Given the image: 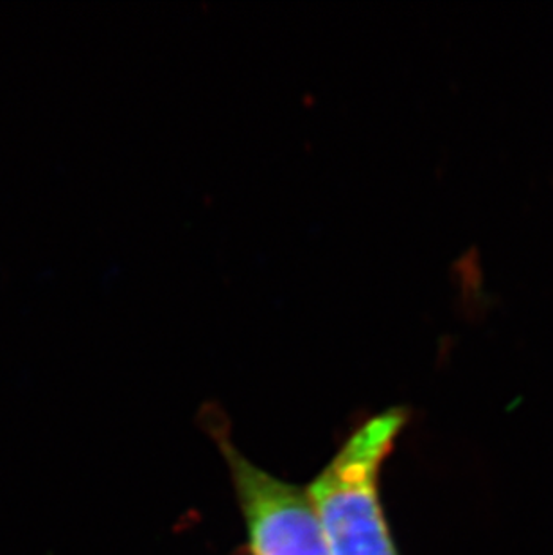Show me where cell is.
Segmentation results:
<instances>
[{
    "label": "cell",
    "instance_id": "cell-1",
    "mask_svg": "<svg viewBox=\"0 0 553 555\" xmlns=\"http://www.w3.org/2000/svg\"><path fill=\"white\" fill-rule=\"evenodd\" d=\"M408 423L404 406L372 415L306 488L330 555H401L383 511V464Z\"/></svg>",
    "mask_w": 553,
    "mask_h": 555
},
{
    "label": "cell",
    "instance_id": "cell-2",
    "mask_svg": "<svg viewBox=\"0 0 553 555\" xmlns=\"http://www.w3.org/2000/svg\"><path fill=\"white\" fill-rule=\"evenodd\" d=\"M209 430L229 466L252 555H330L306 489L248 461L218 421Z\"/></svg>",
    "mask_w": 553,
    "mask_h": 555
}]
</instances>
